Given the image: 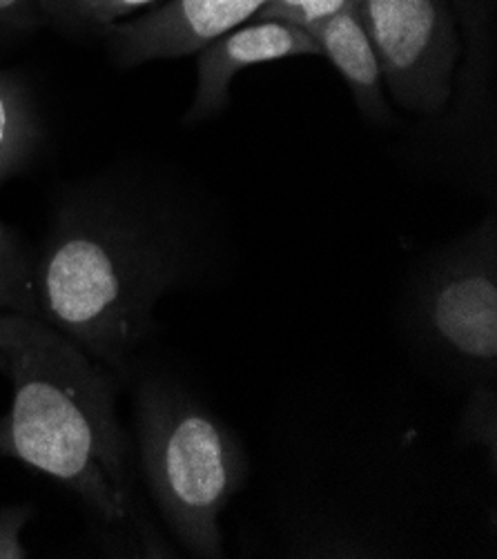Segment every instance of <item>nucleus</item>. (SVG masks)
Segmentation results:
<instances>
[{
	"mask_svg": "<svg viewBox=\"0 0 497 559\" xmlns=\"http://www.w3.org/2000/svg\"><path fill=\"white\" fill-rule=\"evenodd\" d=\"M154 3L156 0H40V19L43 25L72 38H103L109 27Z\"/></svg>",
	"mask_w": 497,
	"mask_h": 559,
	"instance_id": "9d476101",
	"label": "nucleus"
},
{
	"mask_svg": "<svg viewBox=\"0 0 497 559\" xmlns=\"http://www.w3.org/2000/svg\"><path fill=\"white\" fill-rule=\"evenodd\" d=\"M32 520V507L12 504L0 509V559H27L23 531Z\"/></svg>",
	"mask_w": 497,
	"mask_h": 559,
	"instance_id": "2eb2a0df",
	"label": "nucleus"
},
{
	"mask_svg": "<svg viewBox=\"0 0 497 559\" xmlns=\"http://www.w3.org/2000/svg\"><path fill=\"white\" fill-rule=\"evenodd\" d=\"M383 85L417 117H437L455 92L462 38L451 0H353Z\"/></svg>",
	"mask_w": 497,
	"mask_h": 559,
	"instance_id": "39448f33",
	"label": "nucleus"
},
{
	"mask_svg": "<svg viewBox=\"0 0 497 559\" xmlns=\"http://www.w3.org/2000/svg\"><path fill=\"white\" fill-rule=\"evenodd\" d=\"M221 233L199 194L145 160L63 186L34 250L36 317L126 377L154 308L221 270Z\"/></svg>",
	"mask_w": 497,
	"mask_h": 559,
	"instance_id": "f257e3e1",
	"label": "nucleus"
},
{
	"mask_svg": "<svg viewBox=\"0 0 497 559\" xmlns=\"http://www.w3.org/2000/svg\"><path fill=\"white\" fill-rule=\"evenodd\" d=\"M458 443L486 451L490 473L497 471V383L471 385L458 424Z\"/></svg>",
	"mask_w": 497,
	"mask_h": 559,
	"instance_id": "f8f14e48",
	"label": "nucleus"
},
{
	"mask_svg": "<svg viewBox=\"0 0 497 559\" xmlns=\"http://www.w3.org/2000/svg\"><path fill=\"white\" fill-rule=\"evenodd\" d=\"M43 27L40 0H0V45L25 38Z\"/></svg>",
	"mask_w": 497,
	"mask_h": 559,
	"instance_id": "4468645a",
	"label": "nucleus"
},
{
	"mask_svg": "<svg viewBox=\"0 0 497 559\" xmlns=\"http://www.w3.org/2000/svg\"><path fill=\"white\" fill-rule=\"evenodd\" d=\"M137 468L175 539L194 557H224L221 515L248 484L239 435L170 374H143L134 390Z\"/></svg>",
	"mask_w": 497,
	"mask_h": 559,
	"instance_id": "7ed1b4c3",
	"label": "nucleus"
},
{
	"mask_svg": "<svg viewBox=\"0 0 497 559\" xmlns=\"http://www.w3.org/2000/svg\"><path fill=\"white\" fill-rule=\"evenodd\" d=\"M268 0H168L152 12L109 27L103 36L121 70L194 56L210 40L248 23Z\"/></svg>",
	"mask_w": 497,
	"mask_h": 559,
	"instance_id": "423d86ee",
	"label": "nucleus"
},
{
	"mask_svg": "<svg viewBox=\"0 0 497 559\" xmlns=\"http://www.w3.org/2000/svg\"><path fill=\"white\" fill-rule=\"evenodd\" d=\"M197 87L186 111V126H199L218 117L230 103L233 81L248 68L299 56H321L317 40L299 25L250 19L221 34L197 53Z\"/></svg>",
	"mask_w": 497,
	"mask_h": 559,
	"instance_id": "0eeeda50",
	"label": "nucleus"
},
{
	"mask_svg": "<svg viewBox=\"0 0 497 559\" xmlns=\"http://www.w3.org/2000/svg\"><path fill=\"white\" fill-rule=\"evenodd\" d=\"M299 27L317 40L321 56H326L346 81L362 115L375 126H389L393 115L386 103L377 53L355 12L353 0L340 12L301 23Z\"/></svg>",
	"mask_w": 497,
	"mask_h": 559,
	"instance_id": "6e6552de",
	"label": "nucleus"
},
{
	"mask_svg": "<svg viewBox=\"0 0 497 559\" xmlns=\"http://www.w3.org/2000/svg\"><path fill=\"white\" fill-rule=\"evenodd\" d=\"M5 314L36 317L34 250L16 228L0 221V317Z\"/></svg>",
	"mask_w": 497,
	"mask_h": 559,
	"instance_id": "9b49d317",
	"label": "nucleus"
},
{
	"mask_svg": "<svg viewBox=\"0 0 497 559\" xmlns=\"http://www.w3.org/2000/svg\"><path fill=\"white\" fill-rule=\"evenodd\" d=\"M47 139L38 98L21 72L0 70V192L36 165Z\"/></svg>",
	"mask_w": 497,
	"mask_h": 559,
	"instance_id": "1a4fd4ad",
	"label": "nucleus"
},
{
	"mask_svg": "<svg viewBox=\"0 0 497 559\" xmlns=\"http://www.w3.org/2000/svg\"><path fill=\"white\" fill-rule=\"evenodd\" d=\"M0 374L12 383L0 457L76 495L109 539L161 552L137 497V453L119 419L117 374L32 314L0 317Z\"/></svg>",
	"mask_w": 497,
	"mask_h": 559,
	"instance_id": "f03ea898",
	"label": "nucleus"
},
{
	"mask_svg": "<svg viewBox=\"0 0 497 559\" xmlns=\"http://www.w3.org/2000/svg\"><path fill=\"white\" fill-rule=\"evenodd\" d=\"M400 323L437 372L466 388L497 383L495 214L417 261L400 297Z\"/></svg>",
	"mask_w": 497,
	"mask_h": 559,
	"instance_id": "20e7f679",
	"label": "nucleus"
},
{
	"mask_svg": "<svg viewBox=\"0 0 497 559\" xmlns=\"http://www.w3.org/2000/svg\"><path fill=\"white\" fill-rule=\"evenodd\" d=\"M351 0H268L252 19H274L293 25L317 21L346 8Z\"/></svg>",
	"mask_w": 497,
	"mask_h": 559,
	"instance_id": "ddd939ff",
	"label": "nucleus"
}]
</instances>
